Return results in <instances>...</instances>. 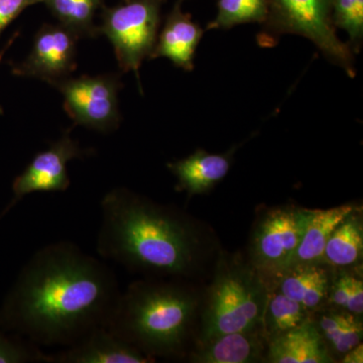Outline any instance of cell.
<instances>
[{
	"label": "cell",
	"instance_id": "cell-5",
	"mask_svg": "<svg viewBox=\"0 0 363 363\" xmlns=\"http://www.w3.org/2000/svg\"><path fill=\"white\" fill-rule=\"evenodd\" d=\"M267 302L262 281L252 269L240 264L222 266L203 313L202 344L223 334L257 330Z\"/></svg>",
	"mask_w": 363,
	"mask_h": 363
},
{
	"label": "cell",
	"instance_id": "cell-27",
	"mask_svg": "<svg viewBox=\"0 0 363 363\" xmlns=\"http://www.w3.org/2000/svg\"><path fill=\"white\" fill-rule=\"evenodd\" d=\"M342 362L344 363H362L363 362V346L358 344L352 350L347 351L344 354Z\"/></svg>",
	"mask_w": 363,
	"mask_h": 363
},
{
	"label": "cell",
	"instance_id": "cell-15",
	"mask_svg": "<svg viewBox=\"0 0 363 363\" xmlns=\"http://www.w3.org/2000/svg\"><path fill=\"white\" fill-rule=\"evenodd\" d=\"M353 205H341L326 210H312L302 240L296 252L294 264H321L329 238L352 212Z\"/></svg>",
	"mask_w": 363,
	"mask_h": 363
},
{
	"label": "cell",
	"instance_id": "cell-21",
	"mask_svg": "<svg viewBox=\"0 0 363 363\" xmlns=\"http://www.w3.org/2000/svg\"><path fill=\"white\" fill-rule=\"evenodd\" d=\"M269 0H218L217 13L205 30H227L243 23L262 25L267 20Z\"/></svg>",
	"mask_w": 363,
	"mask_h": 363
},
{
	"label": "cell",
	"instance_id": "cell-4",
	"mask_svg": "<svg viewBox=\"0 0 363 363\" xmlns=\"http://www.w3.org/2000/svg\"><path fill=\"white\" fill-rule=\"evenodd\" d=\"M333 0H269L267 20L260 25L257 44L271 48L285 35L311 40L332 65L354 78L355 55L339 39L332 23Z\"/></svg>",
	"mask_w": 363,
	"mask_h": 363
},
{
	"label": "cell",
	"instance_id": "cell-23",
	"mask_svg": "<svg viewBox=\"0 0 363 363\" xmlns=\"http://www.w3.org/2000/svg\"><path fill=\"white\" fill-rule=\"evenodd\" d=\"M332 23L336 30L347 33L346 44L353 54H359L363 45V0H333Z\"/></svg>",
	"mask_w": 363,
	"mask_h": 363
},
{
	"label": "cell",
	"instance_id": "cell-1",
	"mask_svg": "<svg viewBox=\"0 0 363 363\" xmlns=\"http://www.w3.org/2000/svg\"><path fill=\"white\" fill-rule=\"evenodd\" d=\"M114 272L71 241L40 247L0 309V327L38 346H70L106 326L121 296Z\"/></svg>",
	"mask_w": 363,
	"mask_h": 363
},
{
	"label": "cell",
	"instance_id": "cell-18",
	"mask_svg": "<svg viewBox=\"0 0 363 363\" xmlns=\"http://www.w3.org/2000/svg\"><path fill=\"white\" fill-rule=\"evenodd\" d=\"M363 226L362 219L352 212L334 230L324 250V262L334 267H350L362 257Z\"/></svg>",
	"mask_w": 363,
	"mask_h": 363
},
{
	"label": "cell",
	"instance_id": "cell-10",
	"mask_svg": "<svg viewBox=\"0 0 363 363\" xmlns=\"http://www.w3.org/2000/svg\"><path fill=\"white\" fill-rule=\"evenodd\" d=\"M78 40L77 35L61 23H45L35 33L28 57L21 63L11 64V73L54 86L71 77L77 68Z\"/></svg>",
	"mask_w": 363,
	"mask_h": 363
},
{
	"label": "cell",
	"instance_id": "cell-7",
	"mask_svg": "<svg viewBox=\"0 0 363 363\" xmlns=\"http://www.w3.org/2000/svg\"><path fill=\"white\" fill-rule=\"evenodd\" d=\"M64 98V109L75 125L98 133H111L121 121L119 74L69 77L52 86Z\"/></svg>",
	"mask_w": 363,
	"mask_h": 363
},
{
	"label": "cell",
	"instance_id": "cell-3",
	"mask_svg": "<svg viewBox=\"0 0 363 363\" xmlns=\"http://www.w3.org/2000/svg\"><path fill=\"white\" fill-rule=\"evenodd\" d=\"M194 293L177 284L135 281L121 293L106 327L154 358L183 350L197 310Z\"/></svg>",
	"mask_w": 363,
	"mask_h": 363
},
{
	"label": "cell",
	"instance_id": "cell-12",
	"mask_svg": "<svg viewBox=\"0 0 363 363\" xmlns=\"http://www.w3.org/2000/svg\"><path fill=\"white\" fill-rule=\"evenodd\" d=\"M185 0H177L160 30L150 60L166 58L177 68L191 72L194 69L196 50L205 30L193 21L192 14L183 11Z\"/></svg>",
	"mask_w": 363,
	"mask_h": 363
},
{
	"label": "cell",
	"instance_id": "cell-6",
	"mask_svg": "<svg viewBox=\"0 0 363 363\" xmlns=\"http://www.w3.org/2000/svg\"><path fill=\"white\" fill-rule=\"evenodd\" d=\"M166 0H123L116 6L104 7L99 35H104L113 47L121 73L133 72L140 92V69L150 58L162 23V7Z\"/></svg>",
	"mask_w": 363,
	"mask_h": 363
},
{
	"label": "cell",
	"instance_id": "cell-2",
	"mask_svg": "<svg viewBox=\"0 0 363 363\" xmlns=\"http://www.w3.org/2000/svg\"><path fill=\"white\" fill-rule=\"evenodd\" d=\"M100 257L130 272L185 276L196 266L199 240L190 222L130 189L117 187L100 203Z\"/></svg>",
	"mask_w": 363,
	"mask_h": 363
},
{
	"label": "cell",
	"instance_id": "cell-26",
	"mask_svg": "<svg viewBox=\"0 0 363 363\" xmlns=\"http://www.w3.org/2000/svg\"><path fill=\"white\" fill-rule=\"evenodd\" d=\"M43 2L44 0H0V35L26 9Z\"/></svg>",
	"mask_w": 363,
	"mask_h": 363
},
{
	"label": "cell",
	"instance_id": "cell-17",
	"mask_svg": "<svg viewBox=\"0 0 363 363\" xmlns=\"http://www.w3.org/2000/svg\"><path fill=\"white\" fill-rule=\"evenodd\" d=\"M195 353L192 362L198 363H248L259 359L262 343L257 330L223 334L207 341Z\"/></svg>",
	"mask_w": 363,
	"mask_h": 363
},
{
	"label": "cell",
	"instance_id": "cell-28",
	"mask_svg": "<svg viewBox=\"0 0 363 363\" xmlns=\"http://www.w3.org/2000/svg\"><path fill=\"white\" fill-rule=\"evenodd\" d=\"M18 35H20V32L14 33L13 37H11V39L7 40L6 45H4V49H2L1 51H0V63H1L2 60H4V55H6L7 50H9V48H11V45L13 44L14 40H16V38H18ZM2 112H4V111H2L1 107H0V114H1Z\"/></svg>",
	"mask_w": 363,
	"mask_h": 363
},
{
	"label": "cell",
	"instance_id": "cell-24",
	"mask_svg": "<svg viewBox=\"0 0 363 363\" xmlns=\"http://www.w3.org/2000/svg\"><path fill=\"white\" fill-rule=\"evenodd\" d=\"M328 296L332 304L357 316L362 314L363 281L359 274L341 272L331 279Z\"/></svg>",
	"mask_w": 363,
	"mask_h": 363
},
{
	"label": "cell",
	"instance_id": "cell-14",
	"mask_svg": "<svg viewBox=\"0 0 363 363\" xmlns=\"http://www.w3.org/2000/svg\"><path fill=\"white\" fill-rule=\"evenodd\" d=\"M269 360L272 363L333 362L323 337L309 320L272 337L269 342Z\"/></svg>",
	"mask_w": 363,
	"mask_h": 363
},
{
	"label": "cell",
	"instance_id": "cell-13",
	"mask_svg": "<svg viewBox=\"0 0 363 363\" xmlns=\"http://www.w3.org/2000/svg\"><path fill=\"white\" fill-rule=\"evenodd\" d=\"M233 152L210 154L197 150L190 156L167 164L178 180L177 189L189 196L203 194L223 180L231 167Z\"/></svg>",
	"mask_w": 363,
	"mask_h": 363
},
{
	"label": "cell",
	"instance_id": "cell-19",
	"mask_svg": "<svg viewBox=\"0 0 363 363\" xmlns=\"http://www.w3.org/2000/svg\"><path fill=\"white\" fill-rule=\"evenodd\" d=\"M104 0H44L43 4L59 23L81 38H96L98 26L94 23L95 14Z\"/></svg>",
	"mask_w": 363,
	"mask_h": 363
},
{
	"label": "cell",
	"instance_id": "cell-25",
	"mask_svg": "<svg viewBox=\"0 0 363 363\" xmlns=\"http://www.w3.org/2000/svg\"><path fill=\"white\" fill-rule=\"evenodd\" d=\"M45 357L32 341L7 336L0 330V363L45 362Z\"/></svg>",
	"mask_w": 363,
	"mask_h": 363
},
{
	"label": "cell",
	"instance_id": "cell-9",
	"mask_svg": "<svg viewBox=\"0 0 363 363\" xmlns=\"http://www.w3.org/2000/svg\"><path fill=\"white\" fill-rule=\"evenodd\" d=\"M92 150L82 149L71 136V130L64 131L59 140L47 150L38 152L25 171L14 179L13 198L0 214V219L26 196L37 192H65L70 187L69 162L90 156Z\"/></svg>",
	"mask_w": 363,
	"mask_h": 363
},
{
	"label": "cell",
	"instance_id": "cell-16",
	"mask_svg": "<svg viewBox=\"0 0 363 363\" xmlns=\"http://www.w3.org/2000/svg\"><path fill=\"white\" fill-rule=\"evenodd\" d=\"M279 292L305 309H315L328 297L331 277L320 264H298L283 272Z\"/></svg>",
	"mask_w": 363,
	"mask_h": 363
},
{
	"label": "cell",
	"instance_id": "cell-22",
	"mask_svg": "<svg viewBox=\"0 0 363 363\" xmlns=\"http://www.w3.org/2000/svg\"><path fill=\"white\" fill-rule=\"evenodd\" d=\"M307 309L283 293L274 294L267 298L264 319L272 338L300 326L307 321Z\"/></svg>",
	"mask_w": 363,
	"mask_h": 363
},
{
	"label": "cell",
	"instance_id": "cell-11",
	"mask_svg": "<svg viewBox=\"0 0 363 363\" xmlns=\"http://www.w3.org/2000/svg\"><path fill=\"white\" fill-rule=\"evenodd\" d=\"M155 359L119 338L106 326L98 327L77 342L55 354L45 363H149Z\"/></svg>",
	"mask_w": 363,
	"mask_h": 363
},
{
	"label": "cell",
	"instance_id": "cell-8",
	"mask_svg": "<svg viewBox=\"0 0 363 363\" xmlns=\"http://www.w3.org/2000/svg\"><path fill=\"white\" fill-rule=\"evenodd\" d=\"M312 210L277 208L257 224L252 253L255 267L262 272L281 274L293 266Z\"/></svg>",
	"mask_w": 363,
	"mask_h": 363
},
{
	"label": "cell",
	"instance_id": "cell-20",
	"mask_svg": "<svg viewBox=\"0 0 363 363\" xmlns=\"http://www.w3.org/2000/svg\"><path fill=\"white\" fill-rule=\"evenodd\" d=\"M318 330L338 354H345L362 342L363 326L357 315L347 311L329 313L320 318Z\"/></svg>",
	"mask_w": 363,
	"mask_h": 363
}]
</instances>
